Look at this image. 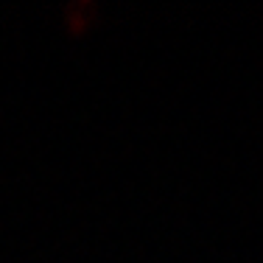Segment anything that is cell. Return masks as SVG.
<instances>
[{
  "instance_id": "1",
  "label": "cell",
  "mask_w": 263,
  "mask_h": 263,
  "mask_svg": "<svg viewBox=\"0 0 263 263\" xmlns=\"http://www.w3.org/2000/svg\"><path fill=\"white\" fill-rule=\"evenodd\" d=\"M96 17V6L92 3H73V6H67V11H65V17H67V26L70 28H79V20L81 17Z\"/></svg>"
}]
</instances>
